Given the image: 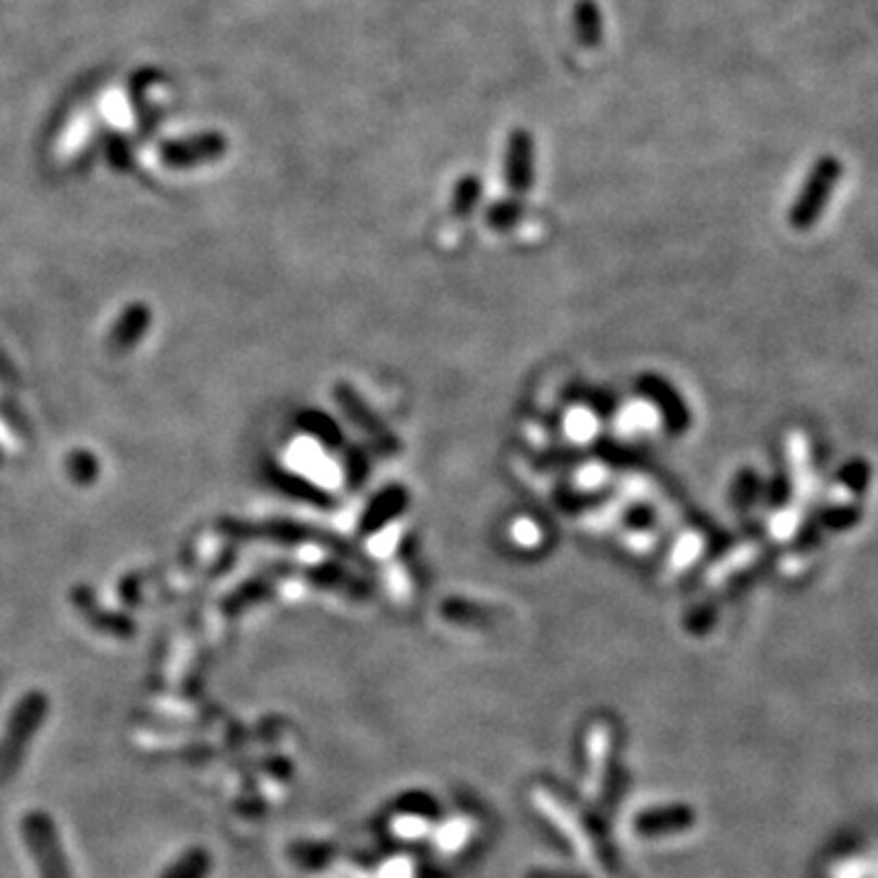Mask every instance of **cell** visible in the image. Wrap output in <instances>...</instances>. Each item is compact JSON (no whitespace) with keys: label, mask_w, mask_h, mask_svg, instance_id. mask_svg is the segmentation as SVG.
Instances as JSON below:
<instances>
[{"label":"cell","mask_w":878,"mask_h":878,"mask_svg":"<svg viewBox=\"0 0 878 878\" xmlns=\"http://www.w3.org/2000/svg\"><path fill=\"white\" fill-rule=\"evenodd\" d=\"M107 159H111L115 169H127V164H130V146H127L122 137H115V140L107 142Z\"/></svg>","instance_id":"obj_27"},{"label":"cell","mask_w":878,"mask_h":878,"mask_svg":"<svg viewBox=\"0 0 878 878\" xmlns=\"http://www.w3.org/2000/svg\"><path fill=\"white\" fill-rule=\"evenodd\" d=\"M335 400H337V405L341 408V413H345L351 419V425H357L361 432L369 437V442L376 447V452L386 454V456L400 452L398 437L390 432L384 419H380L374 413V410L369 408V403L364 398H361V393L354 386L337 384L335 386Z\"/></svg>","instance_id":"obj_4"},{"label":"cell","mask_w":878,"mask_h":878,"mask_svg":"<svg viewBox=\"0 0 878 878\" xmlns=\"http://www.w3.org/2000/svg\"><path fill=\"white\" fill-rule=\"evenodd\" d=\"M640 396H644L649 403L659 410L661 423L667 425L671 435H683L690 427V410L686 398L679 393V388L669 384L667 378L657 374H644L637 380Z\"/></svg>","instance_id":"obj_5"},{"label":"cell","mask_w":878,"mask_h":878,"mask_svg":"<svg viewBox=\"0 0 878 878\" xmlns=\"http://www.w3.org/2000/svg\"><path fill=\"white\" fill-rule=\"evenodd\" d=\"M410 505V493L405 486L400 483H388L371 495V501L366 503L364 511L359 515V534L371 537L378 534L386 525L396 522L400 515L408 511Z\"/></svg>","instance_id":"obj_8"},{"label":"cell","mask_w":878,"mask_h":878,"mask_svg":"<svg viewBox=\"0 0 878 878\" xmlns=\"http://www.w3.org/2000/svg\"><path fill=\"white\" fill-rule=\"evenodd\" d=\"M210 868H212L210 854L205 852L203 847H193L176 858L159 878H208Z\"/></svg>","instance_id":"obj_18"},{"label":"cell","mask_w":878,"mask_h":878,"mask_svg":"<svg viewBox=\"0 0 878 878\" xmlns=\"http://www.w3.org/2000/svg\"><path fill=\"white\" fill-rule=\"evenodd\" d=\"M49 712V698L42 690H29L15 702L3 737H0V786L13 778L23 766L29 741L42 727Z\"/></svg>","instance_id":"obj_1"},{"label":"cell","mask_w":878,"mask_h":878,"mask_svg":"<svg viewBox=\"0 0 878 878\" xmlns=\"http://www.w3.org/2000/svg\"><path fill=\"white\" fill-rule=\"evenodd\" d=\"M224 152H228V140H224V134L203 132L189 137V140L166 142L159 156L166 166H171V169H191V166L218 162Z\"/></svg>","instance_id":"obj_6"},{"label":"cell","mask_w":878,"mask_h":878,"mask_svg":"<svg viewBox=\"0 0 878 878\" xmlns=\"http://www.w3.org/2000/svg\"><path fill=\"white\" fill-rule=\"evenodd\" d=\"M868 478H871V468L864 462V459H856V462L847 464L842 468V474L837 476V481L829 488V503L832 505H852L854 498L862 495L868 486Z\"/></svg>","instance_id":"obj_12"},{"label":"cell","mask_w":878,"mask_h":878,"mask_svg":"<svg viewBox=\"0 0 878 878\" xmlns=\"http://www.w3.org/2000/svg\"><path fill=\"white\" fill-rule=\"evenodd\" d=\"M66 468L76 483H93L98 476V459L88 452H74L66 459Z\"/></svg>","instance_id":"obj_25"},{"label":"cell","mask_w":878,"mask_h":878,"mask_svg":"<svg viewBox=\"0 0 878 878\" xmlns=\"http://www.w3.org/2000/svg\"><path fill=\"white\" fill-rule=\"evenodd\" d=\"M788 449H790V466H793V488L796 493H800L803 498L813 495V488H815V476H813V468H810V447L805 442L803 435H790L788 439Z\"/></svg>","instance_id":"obj_17"},{"label":"cell","mask_w":878,"mask_h":878,"mask_svg":"<svg viewBox=\"0 0 878 878\" xmlns=\"http://www.w3.org/2000/svg\"><path fill=\"white\" fill-rule=\"evenodd\" d=\"M481 195H483V183L476 173H466L464 179H459L454 185V195H452L454 218H459V220L468 218V215L476 210V205L481 203Z\"/></svg>","instance_id":"obj_19"},{"label":"cell","mask_w":878,"mask_h":878,"mask_svg":"<svg viewBox=\"0 0 878 878\" xmlns=\"http://www.w3.org/2000/svg\"><path fill=\"white\" fill-rule=\"evenodd\" d=\"M150 322H152L150 308H146L144 302H132V306H127L122 310V315L117 318V322L113 325L111 337H107V347L117 351V354L130 351L134 345H140L144 332L150 330Z\"/></svg>","instance_id":"obj_10"},{"label":"cell","mask_w":878,"mask_h":878,"mask_svg":"<svg viewBox=\"0 0 878 878\" xmlns=\"http://www.w3.org/2000/svg\"><path fill=\"white\" fill-rule=\"evenodd\" d=\"M573 35L583 47L603 42V15L595 0H579L573 8Z\"/></svg>","instance_id":"obj_13"},{"label":"cell","mask_w":878,"mask_h":878,"mask_svg":"<svg viewBox=\"0 0 878 878\" xmlns=\"http://www.w3.org/2000/svg\"><path fill=\"white\" fill-rule=\"evenodd\" d=\"M0 464H3V452H0Z\"/></svg>","instance_id":"obj_28"},{"label":"cell","mask_w":878,"mask_h":878,"mask_svg":"<svg viewBox=\"0 0 878 878\" xmlns=\"http://www.w3.org/2000/svg\"><path fill=\"white\" fill-rule=\"evenodd\" d=\"M657 517H654V511L649 505H632L628 513H624V522H628L632 530H651V525Z\"/></svg>","instance_id":"obj_26"},{"label":"cell","mask_w":878,"mask_h":878,"mask_svg":"<svg viewBox=\"0 0 878 878\" xmlns=\"http://www.w3.org/2000/svg\"><path fill=\"white\" fill-rule=\"evenodd\" d=\"M534 140L527 130H515L507 137L505 159H503V181L511 193H530L534 185Z\"/></svg>","instance_id":"obj_7"},{"label":"cell","mask_w":878,"mask_h":878,"mask_svg":"<svg viewBox=\"0 0 878 878\" xmlns=\"http://www.w3.org/2000/svg\"><path fill=\"white\" fill-rule=\"evenodd\" d=\"M74 601H76V608H81L86 612V618L91 620L95 628H101L111 634H130L134 628L132 622L125 618V615H115V612H103L98 610L93 605V595L83 585H78L74 591Z\"/></svg>","instance_id":"obj_15"},{"label":"cell","mask_w":878,"mask_h":878,"mask_svg":"<svg viewBox=\"0 0 878 878\" xmlns=\"http://www.w3.org/2000/svg\"><path fill=\"white\" fill-rule=\"evenodd\" d=\"M220 532L237 537V540H273L281 544H298L315 540L318 532L312 527L293 520H269V522H240V520H222Z\"/></svg>","instance_id":"obj_9"},{"label":"cell","mask_w":878,"mask_h":878,"mask_svg":"<svg viewBox=\"0 0 878 878\" xmlns=\"http://www.w3.org/2000/svg\"><path fill=\"white\" fill-rule=\"evenodd\" d=\"M20 827H23L25 847L33 856L39 878H74L52 817L42 810H29Z\"/></svg>","instance_id":"obj_2"},{"label":"cell","mask_w":878,"mask_h":878,"mask_svg":"<svg viewBox=\"0 0 878 878\" xmlns=\"http://www.w3.org/2000/svg\"><path fill=\"white\" fill-rule=\"evenodd\" d=\"M269 478L281 493L296 498V501H300V503H312V505L322 507V511H330V505H335V498H332L327 491H322L320 486L310 483L308 478H302L300 474H290V472H286V468L273 466L269 472Z\"/></svg>","instance_id":"obj_11"},{"label":"cell","mask_w":878,"mask_h":878,"mask_svg":"<svg viewBox=\"0 0 878 878\" xmlns=\"http://www.w3.org/2000/svg\"><path fill=\"white\" fill-rule=\"evenodd\" d=\"M310 581L322 585V589H335V591H345L351 595H359L366 591V583L359 579L357 573L347 571L345 566L337 564V561H327V564H320L318 569H310L308 571Z\"/></svg>","instance_id":"obj_14"},{"label":"cell","mask_w":878,"mask_h":878,"mask_svg":"<svg viewBox=\"0 0 878 878\" xmlns=\"http://www.w3.org/2000/svg\"><path fill=\"white\" fill-rule=\"evenodd\" d=\"M522 212H525V208L517 198L498 201V203L491 205V208L486 210V224H491V228L498 230V232L511 230V228H515L517 222H520Z\"/></svg>","instance_id":"obj_23"},{"label":"cell","mask_w":878,"mask_h":878,"mask_svg":"<svg viewBox=\"0 0 878 878\" xmlns=\"http://www.w3.org/2000/svg\"><path fill=\"white\" fill-rule=\"evenodd\" d=\"M839 176H842V162L835 159V156L827 154L823 159L815 162L788 215V220L796 230H810L819 220V215H823L825 205L829 203V195H832Z\"/></svg>","instance_id":"obj_3"},{"label":"cell","mask_w":878,"mask_h":878,"mask_svg":"<svg viewBox=\"0 0 878 878\" xmlns=\"http://www.w3.org/2000/svg\"><path fill=\"white\" fill-rule=\"evenodd\" d=\"M371 474V459L369 452L361 447H347L345 449V481L351 491H359L366 483Z\"/></svg>","instance_id":"obj_22"},{"label":"cell","mask_w":878,"mask_h":878,"mask_svg":"<svg viewBox=\"0 0 878 878\" xmlns=\"http://www.w3.org/2000/svg\"><path fill=\"white\" fill-rule=\"evenodd\" d=\"M298 427L312 439H318L320 444L332 449L345 447V435H341L339 425L330 415L320 413V410H302L298 415Z\"/></svg>","instance_id":"obj_16"},{"label":"cell","mask_w":878,"mask_h":878,"mask_svg":"<svg viewBox=\"0 0 878 878\" xmlns=\"http://www.w3.org/2000/svg\"><path fill=\"white\" fill-rule=\"evenodd\" d=\"M862 520V511H856L854 505H832L827 511L819 513V522L827 530H849Z\"/></svg>","instance_id":"obj_24"},{"label":"cell","mask_w":878,"mask_h":878,"mask_svg":"<svg viewBox=\"0 0 878 878\" xmlns=\"http://www.w3.org/2000/svg\"><path fill=\"white\" fill-rule=\"evenodd\" d=\"M273 583H276V573H261L257 579H251L242 585L240 591H234L228 601H224V610L230 612H240L244 605L249 603H257L261 598H267L271 593Z\"/></svg>","instance_id":"obj_20"},{"label":"cell","mask_w":878,"mask_h":878,"mask_svg":"<svg viewBox=\"0 0 878 878\" xmlns=\"http://www.w3.org/2000/svg\"><path fill=\"white\" fill-rule=\"evenodd\" d=\"M761 495V481L754 468H741L737 474L735 483H732V505L737 511H749L751 505L759 501Z\"/></svg>","instance_id":"obj_21"}]
</instances>
